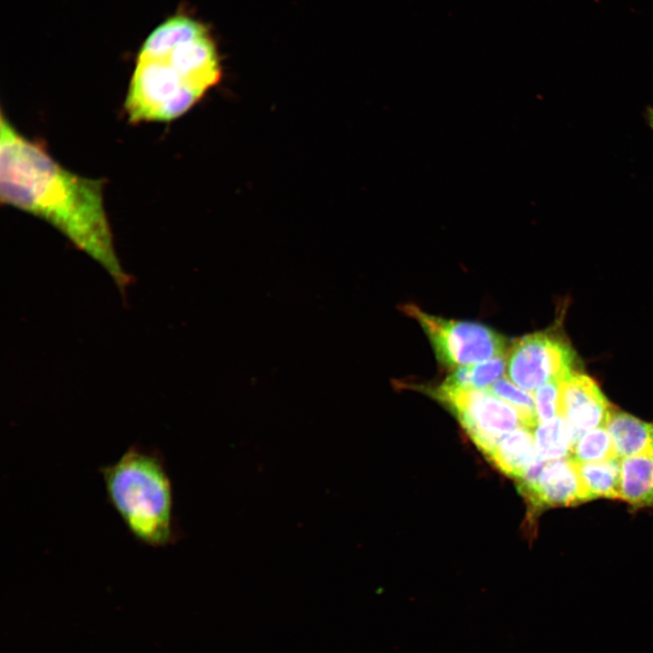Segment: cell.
Segmentation results:
<instances>
[{"mask_svg":"<svg viewBox=\"0 0 653 653\" xmlns=\"http://www.w3.org/2000/svg\"><path fill=\"white\" fill-rule=\"evenodd\" d=\"M575 465L586 502L600 497L619 498L620 465L618 459L575 463Z\"/></svg>","mask_w":653,"mask_h":653,"instance_id":"obj_12","label":"cell"},{"mask_svg":"<svg viewBox=\"0 0 653 653\" xmlns=\"http://www.w3.org/2000/svg\"><path fill=\"white\" fill-rule=\"evenodd\" d=\"M527 500L536 510L586 502L571 458L569 456L546 463L536 489Z\"/></svg>","mask_w":653,"mask_h":653,"instance_id":"obj_8","label":"cell"},{"mask_svg":"<svg viewBox=\"0 0 653 653\" xmlns=\"http://www.w3.org/2000/svg\"><path fill=\"white\" fill-rule=\"evenodd\" d=\"M619 498L633 507H653V454L621 458Z\"/></svg>","mask_w":653,"mask_h":653,"instance_id":"obj_11","label":"cell"},{"mask_svg":"<svg viewBox=\"0 0 653 653\" xmlns=\"http://www.w3.org/2000/svg\"><path fill=\"white\" fill-rule=\"evenodd\" d=\"M104 181L73 173L22 134L1 112L0 200L38 217L103 260L112 257Z\"/></svg>","mask_w":653,"mask_h":653,"instance_id":"obj_1","label":"cell"},{"mask_svg":"<svg viewBox=\"0 0 653 653\" xmlns=\"http://www.w3.org/2000/svg\"><path fill=\"white\" fill-rule=\"evenodd\" d=\"M575 354L559 334L538 332L524 336L508 348L506 374L519 387L535 391L551 382H563L573 373Z\"/></svg>","mask_w":653,"mask_h":653,"instance_id":"obj_5","label":"cell"},{"mask_svg":"<svg viewBox=\"0 0 653 653\" xmlns=\"http://www.w3.org/2000/svg\"><path fill=\"white\" fill-rule=\"evenodd\" d=\"M100 473L110 504L137 541L151 547L173 541L172 487L159 453L132 445Z\"/></svg>","mask_w":653,"mask_h":653,"instance_id":"obj_2","label":"cell"},{"mask_svg":"<svg viewBox=\"0 0 653 653\" xmlns=\"http://www.w3.org/2000/svg\"><path fill=\"white\" fill-rule=\"evenodd\" d=\"M204 34L206 30L200 23L184 15H176L157 26L146 38L140 52L169 50Z\"/></svg>","mask_w":653,"mask_h":653,"instance_id":"obj_13","label":"cell"},{"mask_svg":"<svg viewBox=\"0 0 653 653\" xmlns=\"http://www.w3.org/2000/svg\"><path fill=\"white\" fill-rule=\"evenodd\" d=\"M505 373L506 355L459 366L447 376V382L458 387L486 390Z\"/></svg>","mask_w":653,"mask_h":653,"instance_id":"obj_15","label":"cell"},{"mask_svg":"<svg viewBox=\"0 0 653 653\" xmlns=\"http://www.w3.org/2000/svg\"><path fill=\"white\" fill-rule=\"evenodd\" d=\"M402 310L418 322L443 367L455 369L507 353L506 339L484 325L439 317L415 305H404Z\"/></svg>","mask_w":653,"mask_h":653,"instance_id":"obj_3","label":"cell"},{"mask_svg":"<svg viewBox=\"0 0 653 653\" xmlns=\"http://www.w3.org/2000/svg\"><path fill=\"white\" fill-rule=\"evenodd\" d=\"M533 436L537 457L540 460L554 461L570 455V433L562 416L540 423L535 427Z\"/></svg>","mask_w":653,"mask_h":653,"instance_id":"obj_14","label":"cell"},{"mask_svg":"<svg viewBox=\"0 0 653 653\" xmlns=\"http://www.w3.org/2000/svg\"><path fill=\"white\" fill-rule=\"evenodd\" d=\"M485 456L502 473L517 481L538 459L531 428L521 425L505 434Z\"/></svg>","mask_w":653,"mask_h":653,"instance_id":"obj_9","label":"cell"},{"mask_svg":"<svg viewBox=\"0 0 653 653\" xmlns=\"http://www.w3.org/2000/svg\"><path fill=\"white\" fill-rule=\"evenodd\" d=\"M605 427L618 458L653 454V423L644 422L628 413L611 410Z\"/></svg>","mask_w":653,"mask_h":653,"instance_id":"obj_10","label":"cell"},{"mask_svg":"<svg viewBox=\"0 0 653 653\" xmlns=\"http://www.w3.org/2000/svg\"><path fill=\"white\" fill-rule=\"evenodd\" d=\"M644 118L648 126L653 131V105H647L644 111Z\"/></svg>","mask_w":653,"mask_h":653,"instance_id":"obj_19","label":"cell"},{"mask_svg":"<svg viewBox=\"0 0 653 653\" xmlns=\"http://www.w3.org/2000/svg\"><path fill=\"white\" fill-rule=\"evenodd\" d=\"M455 415L478 449L486 455L505 434L523 425L512 405L486 390L462 388L442 383L424 387Z\"/></svg>","mask_w":653,"mask_h":653,"instance_id":"obj_4","label":"cell"},{"mask_svg":"<svg viewBox=\"0 0 653 653\" xmlns=\"http://www.w3.org/2000/svg\"><path fill=\"white\" fill-rule=\"evenodd\" d=\"M560 382H548L534 392L536 415L539 423L560 416Z\"/></svg>","mask_w":653,"mask_h":653,"instance_id":"obj_18","label":"cell"},{"mask_svg":"<svg viewBox=\"0 0 653 653\" xmlns=\"http://www.w3.org/2000/svg\"><path fill=\"white\" fill-rule=\"evenodd\" d=\"M610 412L609 403L590 376L574 372L561 382L560 416L569 426L571 444L585 431L605 426Z\"/></svg>","mask_w":653,"mask_h":653,"instance_id":"obj_6","label":"cell"},{"mask_svg":"<svg viewBox=\"0 0 653 653\" xmlns=\"http://www.w3.org/2000/svg\"><path fill=\"white\" fill-rule=\"evenodd\" d=\"M487 391L516 409L524 426L531 429L536 427L538 419L535 400L531 392L519 387L510 379L503 377L493 383Z\"/></svg>","mask_w":653,"mask_h":653,"instance_id":"obj_17","label":"cell"},{"mask_svg":"<svg viewBox=\"0 0 653 653\" xmlns=\"http://www.w3.org/2000/svg\"><path fill=\"white\" fill-rule=\"evenodd\" d=\"M139 54L166 57L180 70L189 84L203 94L220 77L217 51L207 33L169 50L140 52Z\"/></svg>","mask_w":653,"mask_h":653,"instance_id":"obj_7","label":"cell"},{"mask_svg":"<svg viewBox=\"0 0 653 653\" xmlns=\"http://www.w3.org/2000/svg\"><path fill=\"white\" fill-rule=\"evenodd\" d=\"M570 457L573 462L579 463L619 459L605 426H599L582 433L571 444Z\"/></svg>","mask_w":653,"mask_h":653,"instance_id":"obj_16","label":"cell"}]
</instances>
